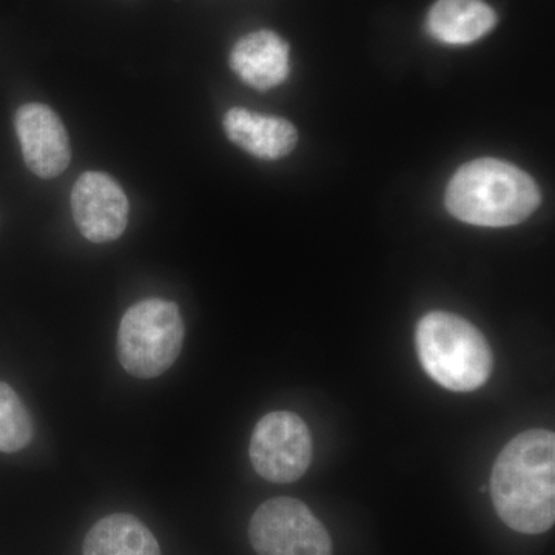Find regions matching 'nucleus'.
I'll use <instances>...</instances> for the list:
<instances>
[{
  "label": "nucleus",
  "mask_w": 555,
  "mask_h": 555,
  "mask_svg": "<svg viewBox=\"0 0 555 555\" xmlns=\"http://www.w3.org/2000/svg\"><path fill=\"white\" fill-rule=\"evenodd\" d=\"M83 555H160L158 540L147 526L130 514H113L90 529Z\"/></svg>",
  "instance_id": "nucleus-12"
},
{
  "label": "nucleus",
  "mask_w": 555,
  "mask_h": 555,
  "mask_svg": "<svg viewBox=\"0 0 555 555\" xmlns=\"http://www.w3.org/2000/svg\"><path fill=\"white\" fill-rule=\"evenodd\" d=\"M184 335L177 302L160 298L139 301L120 320L116 346L120 366L137 378L159 377L178 360Z\"/></svg>",
  "instance_id": "nucleus-4"
},
{
  "label": "nucleus",
  "mask_w": 555,
  "mask_h": 555,
  "mask_svg": "<svg viewBox=\"0 0 555 555\" xmlns=\"http://www.w3.org/2000/svg\"><path fill=\"white\" fill-rule=\"evenodd\" d=\"M33 433L30 412L13 387L0 382V452L14 454L27 448Z\"/></svg>",
  "instance_id": "nucleus-13"
},
{
  "label": "nucleus",
  "mask_w": 555,
  "mask_h": 555,
  "mask_svg": "<svg viewBox=\"0 0 555 555\" xmlns=\"http://www.w3.org/2000/svg\"><path fill=\"white\" fill-rule=\"evenodd\" d=\"M496 516L521 534H543L555 521V436L518 434L496 456L491 476Z\"/></svg>",
  "instance_id": "nucleus-1"
},
{
  "label": "nucleus",
  "mask_w": 555,
  "mask_h": 555,
  "mask_svg": "<svg viewBox=\"0 0 555 555\" xmlns=\"http://www.w3.org/2000/svg\"><path fill=\"white\" fill-rule=\"evenodd\" d=\"M248 454L264 480L292 483L305 476L312 463V436L305 420L294 412H270L255 426Z\"/></svg>",
  "instance_id": "nucleus-6"
},
{
  "label": "nucleus",
  "mask_w": 555,
  "mask_h": 555,
  "mask_svg": "<svg viewBox=\"0 0 555 555\" xmlns=\"http://www.w3.org/2000/svg\"><path fill=\"white\" fill-rule=\"evenodd\" d=\"M495 24V11L483 0H437L427 14V30L449 46L476 42Z\"/></svg>",
  "instance_id": "nucleus-11"
},
{
  "label": "nucleus",
  "mask_w": 555,
  "mask_h": 555,
  "mask_svg": "<svg viewBox=\"0 0 555 555\" xmlns=\"http://www.w3.org/2000/svg\"><path fill=\"white\" fill-rule=\"evenodd\" d=\"M230 67L251 89H275L287 79L291 72L288 43L275 31L250 33L233 47Z\"/></svg>",
  "instance_id": "nucleus-9"
},
{
  "label": "nucleus",
  "mask_w": 555,
  "mask_h": 555,
  "mask_svg": "<svg viewBox=\"0 0 555 555\" xmlns=\"http://www.w3.org/2000/svg\"><path fill=\"white\" fill-rule=\"evenodd\" d=\"M420 363L434 382L452 392H473L491 377L488 339L465 318L449 312H430L415 332Z\"/></svg>",
  "instance_id": "nucleus-3"
},
{
  "label": "nucleus",
  "mask_w": 555,
  "mask_h": 555,
  "mask_svg": "<svg viewBox=\"0 0 555 555\" xmlns=\"http://www.w3.org/2000/svg\"><path fill=\"white\" fill-rule=\"evenodd\" d=\"M224 130L233 144L259 159H281L297 147L298 131L294 124L246 108L229 109L224 116Z\"/></svg>",
  "instance_id": "nucleus-10"
},
{
  "label": "nucleus",
  "mask_w": 555,
  "mask_h": 555,
  "mask_svg": "<svg viewBox=\"0 0 555 555\" xmlns=\"http://www.w3.org/2000/svg\"><path fill=\"white\" fill-rule=\"evenodd\" d=\"M248 537L258 555H332L327 529L291 496L262 503L251 517Z\"/></svg>",
  "instance_id": "nucleus-5"
},
{
  "label": "nucleus",
  "mask_w": 555,
  "mask_h": 555,
  "mask_svg": "<svg viewBox=\"0 0 555 555\" xmlns=\"http://www.w3.org/2000/svg\"><path fill=\"white\" fill-rule=\"evenodd\" d=\"M72 211L83 238L105 244L126 232L130 204L119 182L109 175L86 171L72 190Z\"/></svg>",
  "instance_id": "nucleus-7"
},
{
  "label": "nucleus",
  "mask_w": 555,
  "mask_h": 555,
  "mask_svg": "<svg viewBox=\"0 0 555 555\" xmlns=\"http://www.w3.org/2000/svg\"><path fill=\"white\" fill-rule=\"evenodd\" d=\"M14 127L25 164L36 177L53 179L68 169L72 145L67 129L49 105H22L14 116Z\"/></svg>",
  "instance_id": "nucleus-8"
},
{
  "label": "nucleus",
  "mask_w": 555,
  "mask_h": 555,
  "mask_svg": "<svg viewBox=\"0 0 555 555\" xmlns=\"http://www.w3.org/2000/svg\"><path fill=\"white\" fill-rule=\"evenodd\" d=\"M540 204L534 179L505 160L483 158L460 167L447 190L449 214L467 224H520Z\"/></svg>",
  "instance_id": "nucleus-2"
}]
</instances>
